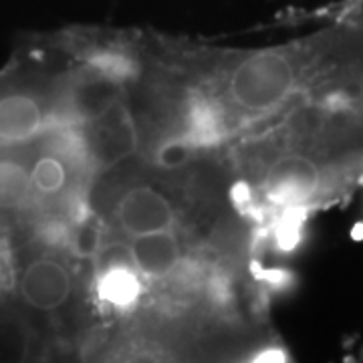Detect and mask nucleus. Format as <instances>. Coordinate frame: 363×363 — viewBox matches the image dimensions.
I'll return each instance as SVG.
<instances>
[{
	"label": "nucleus",
	"instance_id": "obj_1",
	"mask_svg": "<svg viewBox=\"0 0 363 363\" xmlns=\"http://www.w3.org/2000/svg\"><path fill=\"white\" fill-rule=\"evenodd\" d=\"M307 40L283 49L240 52L218 73L216 95L212 99L226 113L230 133L234 119L252 121V130L267 119L274 121L285 113L305 83Z\"/></svg>",
	"mask_w": 363,
	"mask_h": 363
},
{
	"label": "nucleus",
	"instance_id": "obj_2",
	"mask_svg": "<svg viewBox=\"0 0 363 363\" xmlns=\"http://www.w3.org/2000/svg\"><path fill=\"white\" fill-rule=\"evenodd\" d=\"M119 242L147 289L154 285L176 286V283L194 289L196 274L188 277L192 242L186 236V228L143 234Z\"/></svg>",
	"mask_w": 363,
	"mask_h": 363
},
{
	"label": "nucleus",
	"instance_id": "obj_3",
	"mask_svg": "<svg viewBox=\"0 0 363 363\" xmlns=\"http://www.w3.org/2000/svg\"><path fill=\"white\" fill-rule=\"evenodd\" d=\"M337 13L343 14L347 21H351L353 25L359 26L363 30V0H347Z\"/></svg>",
	"mask_w": 363,
	"mask_h": 363
}]
</instances>
